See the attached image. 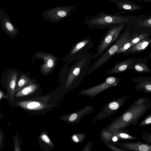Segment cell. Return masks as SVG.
<instances>
[{
  "label": "cell",
  "mask_w": 151,
  "mask_h": 151,
  "mask_svg": "<svg viewBox=\"0 0 151 151\" xmlns=\"http://www.w3.org/2000/svg\"><path fill=\"white\" fill-rule=\"evenodd\" d=\"M149 98L142 97L136 99L128 109L107 127L115 133L118 130L129 132L126 127L133 125L136 127L141 117L149 109L150 106Z\"/></svg>",
  "instance_id": "1"
},
{
  "label": "cell",
  "mask_w": 151,
  "mask_h": 151,
  "mask_svg": "<svg viewBox=\"0 0 151 151\" xmlns=\"http://www.w3.org/2000/svg\"><path fill=\"white\" fill-rule=\"evenodd\" d=\"M92 57L86 52L81 57L75 61L69 68L67 64L65 66V86L70 90L76 88L87 75L91 63Z\"/></svg>",
  "instance_id": "2"
},
{
  "label": "cell",
  "mask_w": 151,
  "mask_h": 151,
  "mask_svg": "<svg viewBox=\"0 0 151 151\" xmlns=\"http://www.w3.org/2000/svg\"><path fill=\"white\" fill-rule=\"evenodd\" d=\"M136 16L121 15L118 12L114 14L103 12L89 18L86 23L91 27L100 29H106L121 24L132 26Z\"/></svg>",
  "instance_id": "3"
},
{
  "label": "cell",
  "mask_w": 151,
  "mask_h": 151,
  "mask_svg": "<svg viewBox=\"0 0 151 151\" xmlns=\"http://www.w3.org/2000/svg\"><path fill=\"white\" fill-rule=\"evenodd\" d=\"M130 30H125L117 40L109 47L90 67L87 75H88L105 64L112 57L125 43L130 41L137 35L134 34L130 36Z\"/></svg>",
  "instance_id": "4"
},
{
  "label": "cell",
  "mask_w": 151,
  "mask_h": 151,
  "mask_svg": "<svg viewBox=\"0 0 151 151\" xmlns=\"http://www.w3.org/2000/svg\"><path fill=\"white\" fill-rule=\"evenodd\" d=\"M126 26L125 24H121L108 28L100 39L93 56V60L101 55L117 40L122 35L121 33Z\"/></svg>",
  "instance_id": "5"
},
{
  "label": "cell",
  "mask_w": 151,
  "mask_h": 151,
  "mask_svg": "<svg viewBox=\"0 0 151 151\" xmlns=\"http://www.w3.org/2000/svg\"><path fill=\"white\" fill-rule=\"evenodd\" d=\"M93 46L94 42L91 37L84 38L72 45L68 54L63 60L65 61H67V64L68 65L81 57Z\"/></svg>",
  "instance_id": "6"
},
{
  "label": "cell",
  "mask_w": 151,
  "mask_h": 151,
  "mask_svg": "<svg viewBox=\"0 0 151 151\" xmlns=\"http://www.w3.org/2000/svg\"><path fill=\"white\" fill-rule=\"evenodd\" d=\"M78 4L53 7L43 11L41 15L46 21L51 23L57 22L69 15Z\"/></svg>",
  "instance_id": "7"
},
{
  "label": "cell",
  "mask_w": 151,
  "mask_h": 151,
  "mask_svg": "<svg viewBox=\"0 0 151 151\" xmlns=\"http://www.w3.org/2000/svg\"><path fill=\"white\" fill-rule=\"evenodd\" d=\"M129 98V96H125L106 104L93 119V122L94 123L97 121L101 120L115 113L121 108Z\"/></svg>",
  "instance_id": "8"
},
{
  "label": "cell",
  "mask_w": 151,
  "mask_h": 151,
  "mask_svg": "<svg viewBox=\"0 0 151 151\" xmlns=\"http://www.w3.org/2000/svg\"><path fill=\"white\" fill-rule=\"evenodd\" d=\"M121 80V78L118 77L109 76L103 83L90 88L82 90L78 94L88 96L93 99L104 90L117 85Z\"/></svg>",
  "instance_id": "9"
},
{
  "label": "cell",
  "mask_w": 151,
  "mask_h": 151,
  "mask_svg": "<svg viewBox=\"0 0 151 151\" xmlns=\"http://www.w3.org/2000/svg\"><path fill=\"white\" fill-rule=\"evenodd\" d=\"M115 144L126 151H151V145L139 140L135 142H117Z\"/></svg>",
  "instance_id": "10"
},
{
  "label": "cell",
  "mask_w": 151,
  "mask_h": 151,
  "mask_svg": "<svg viewBox=\"0 0 151 151\" xmlns=\"http://www.w3.org/2000/svg\"><path fill=\"white\" fill-rule=\"evenodd\" d=\"M94 110V107L87 106L79 111L63 116L61 118L68 123L74 124L79 123L84 116L92 113Z\"/></svg>",
  "instance_id": "11"
},
{
  "label": "cell",
  "mask_w": 151,
  "mask_h": 151,
  "mask_svg": "<svg viewBox=\"0 0 151 151\" xmlns=\"http://www.w3.org/2000/svg\"><path fill=\"white\" fill-rule=\"evenodd\" d=\"M137 58L130 57L121 62L115 64L112 68L106 71L109 74L122 73L127 69L132 70L134 65L140 59Z\"/></svg>",
  "instance_id": "12"
},
{
  "label": "cell",
  "mask_w": 151,
  "mask_h": 151,
  "mask_svg": "<svg viewBox=\"0 0 151 151\" xmlns=\"http://www.w3.org/2000/svg\"><path fill=\"white\" fill-rule=\"evenodd\" d=\"M0 22L1 28L9 35L14 36L19 33L18 28L11 22L10 16L0 8Z\"/></svg>",
  "instance_id": "13"
},
{
  "label": "cell",
  "mask_w": 151,
  "mask_h": 151,
  "mask_svg": "<svg viewBox=\"0 0 151 151\" xmlns=\"http://www.w3.org/2000/svg\"><path fill=\"white\" fill-rule=\"evenodd\" d=\"M132 26L134 28L141 31L151 32V15L143 14L136 16Z\"/></svg>",
  "instance_id": "14"
},
{
  "label": "cell",
  "mask_w": 151,
  "mask_h": 151,
  "mask_svg": "<svg viewBox=\"0 0 151 151\" xmlns=\"http://www.w3.org/2000/svg\"><path fill=\"white\" fill-rule=\"evenodd\" d=\"M109 1L115 4L118 9L121 11H126L131 12L144 8L142 6L137 4L130 0H108Z\"/></svg>",
  "instance_id": "15"
},
{
  "label": "cell",
  "mask_w": 151,
  "mask_h": 151,
  "mask_svg": "<svg viewBox=\"0 0 151 151\" xmlns=\"http://www.w3.org/2000/svg\"><path fill=\"white\" fill-rule=\"evenodd\" d=\"M134 82L137 83L134 88V90L142 91L147 93H151V77L138 76L131 79Z\"/></svg>",
  "instance_id": "16"
},
{
  "label": "cell",
  "mask_w": 151,
  "mask_h": 151,
  "mask_svg": "<svg viewBox=\"0 0 151 151\" xmlns=\"http://www.w3.org/2000/svg\"><path fill=\"white\" fill-rule=\"evenodd\" d=\"M37 56L42 58L44 62L41 67V70L43 73H48L54 67L57 60L54 56L45 53H38Z\"/></svg>",
  "instance_id": "17"
},
{
  "label": "cell",
  "mask_w": 151,
  "mask_h": 151,
  "mask_svg": "<svg viewBox=\"0 0 151 151\" xmlns=\"http://www.w3.org/2000/svg\"><path fill=\"white\" fill-rule=\"evenodd\" d=\"M151 44V39L147 38L143 40L130 47L127 51L122 53L124 55L136 53L144 50Z\"/></svg>",
  "instance_id": "18"
},
{
  "label": "cell",
  "mask_w": 151,
  "mask_h": 151,
  "mask_svg": "<svg viewBox=\"0 0 151 151\" xmlns=\"http://www.w3.org/2000/svg\"><path fill=\"white\" fill-rule=\"evenodd\" d=\"M17 73L15 72L11 73L7 78V89L11 100L13 101L16 85Z\"/></svg>",
  "instance_id": "19"
},
{
  "label": "cell",
  "mask_w": 151,
  "mask_h": 151,
  "mask_svg": "<svg viewBox=\"0 0 151 151\" xmlns=\"http://www.w3.org/2000/svg\"><path fill=\"white\" fill-rule=\"evenodd\" d=\"M16 104L23 108L29 110H41L45 107L44 104L35 101H24L18 102Z\"/></svg>",
  "instance_id": "20"
},
{
  "label": "cell",
  "mask_w": 151,
  "mask_h": 151,
  "mask_svg": "<svg viewBox=\"0 0 151 151\" xmlns=\"http://www.w3.org/2000/svg\"><path fill=\"white\" fill-rule=\"evenodd\" d=\"M147 60L140 58L134 65L132 70L134 72L139 73H151V70L146 64Z\"/></svg>",
  "instance_id": "21"
},
{
  "label": "cell",
  "mask_w": 151,
  "mask_h": 151,
  "mask_svg": "<svg viewBox=\"0 0 151 151\" xmlns=\"http://www.w3.org/2000/svg\"><path fill=\"white\" fill-rule=\"evenodd\" d=\"M38 88V86L35 84H31L25 87L15 95L16 97H21L32 94L35 92Z\"/></svg>",
  "instance_id": "22"
},
{
  "label": "cell",
  "mask_w": 151,
  "mask_h": 151,
  "mask_svg": "<svg viewBox=\"0 0 151 151\" xmlns=\"http://www.w3.org/2000/svg\"><path fill=\"white\" fill-rule=\"evenodd\" d=\"M33 81L24 74L19 78L16 84L15 93H16L26 85L32 84Z\"/></svg>",
  "instance_id": "23"
},
{
  "label": "cell",
  "mask_w": 151,
  "mask_h": 151,
  "mask_svg": "<svg viewBox=\"0 0 151 151\" xmlns=\"http://www.w3.org/2000/svg\"><path fill=\"white\" fill-rule=\"evenodd\" d=\"M114 135L117 136L118 141L133 140L137 139L136 136L130 134L129 132H127L120 129L118 130L117 132L115 133Z\"/></svg>",
  "instance_id": "24"
},
{
  "label": "cell",
  "mask_w": 151,
  "mask_h": 151,
  "mask_svg": "<svg viewBox=\"0 0 151 151\" xmlns=\"http://www.w3.org/2000/svg\"><path fill=\"white\" fill-rule=\"evenodd\" d=\"M114 133L106 127L101 130L100 138L104 142L111 141L112 137L114 136Z\"/></svg>",
  "instance_id": "25"
},
{
  "label": "cell",
  "mask_w": 151,
  "mask_h": 151,
  "mask_svg": "<svg viewBox=\"0 0 151 151\" xmlns=\"http://www.w3.org/2000/svg\"><path fill=\"white\" fill-rule=\"evenodd\" d=\"M149 36V34L148 33H140L139 35L137 34L130 41L132 46L143 40L148 38Z\"/></svg>",
  "instance_id": "26"
},
{
  "label": "cell",
  "mask_w": 151,
  "mask_h": 151,
  "mask_svg": "<svg viewBox=\"0 0 151 151\" xmlns=\"http://www.w3.org/2000/svg\"><path fill=\"white\" fill-rule=\"evenodd\" d=\"M86 135L83 133H76L73 134L71 139L73 142L79 143L82 142L85 138Z\"/></svg>",
  "instance_id": "27"
},
{
  "label": "cell",
  "mask_w": 151,
  "mask_h": 151,
  "mask_svg": "<svg viewBox=\"0 0 151 151\" xmlns=\"http://www.w3.org/2000/svg\"><path fill=\"white\" fill-rule=\"evenodd\" d=\"M141 133L142 139L146 143L151 145V131H147L146 129H143Z\"/></svg>",
  "instance_id": "28"
},
{
  "label": "cell",
  "mask_w": 151,
  "mask_h": 151,
  "mask_svg": "<svg viewBox=\"0 0 151 151\" xmlns=\"http://www.w3.org/2000/svg\"><path fill=\"white\" fill-rule=\"evenodd\" d=\"M130 41L127 42L123 45L118 50L116 54L118 55L121 53L126 52L128 49L132 46Z\"/></svg>",
  "instance_id": "29"
},
{
  "label": "cell",
  "mask_w": 151,
  "mask_h": 151,
  "mask_svg": "<svg viewBox=\"0 0 151 151\" xmlns=\"http://www.w3.org/2000/svg\"><path fill=\"white\" fill-rule=\"evenodd\" d=\"M104 143L107 147L112 150L115 151H126L124 149L121 148H119L115 144H113L112 141L104 142Z\"/></svg>",
  "instance_id": "30"
},
{
  "label": "cell",
  "mask_w": 151,
  "mask_h": 151,
  "mask_svg": "<svg viewBox=\"0 0 151 151\" xmlns=\"http://www.w3.org/2000/svg\"><path fill=\"white\" fill-rule=\"evenodd\" d=\"M151 124V113L147 115L139 124V127H142Z\"/></svg>",
  "instance_id": "31"
},
{
  "label": "cell",
  "mask_w": 151,
  "mask_h": 151,
  "mask_svg": "<svg viewBox=\"0 0 151 151\" xmlns=\"http://www.w3.org/2000/svg\"><path fill=\"white\" fill-rule=\"evenodd\" d=\"M41 140L46 144L51 146H53V144L47 135L45 133H43L40 136Z\"/></svg>",
  "instance_id": "32"
},
{
  "label": "cell",
  "mask_w": 151,
  "mask_h": 151,
  "mask_svg": "<svg viewBox=\"0 0 151 151\" xmlns=\"http://www.w3.org/2000/svg\"><path fill=\"white\" fill-rule=\"evenodd\" d=\"M93 145V142L91 141H89L83 149L82 150L83 151H90L91 150L92 147Z\"/></svg>",
  "instance_id": "33"
},
{
  "label": "cell",
  "mask_w": 151,
  "mask_h": 151,
  "mask_svg": "<svg viewBox=\"0 0 151 151\" xmlns=\"http://www.w3.org/2000/svg\"><path fill=\"white\" fill-rule=\"evenodd\" d=\"M118 141V139L116 135H114V136L112 137L111 141L113 142H116Z\"/></svg>",
  "instance_id": "34"
},
{
  "label": "cell",
  "mask_w": 151,
  "mask_h": 151,
  "mask_svg": "<svg viewBox=\"0 0 151 151\" xmlns=\"http://www.w3.org/2000/svg\"><path fill=\"white\" fill-rule=\"evenodd\" d=\"M138 2H140L141 1H143L144 2L149 3H151V0H137Z\"/></svg>",
  "instance_id": "35"
},
{
  "label": "cell",
  "mask_w": 151,
  "mask_h": 151,
  "mask_svg": "<svg viewBox=\"0 0 151 151\" xmlns=\"http://www.w3.org/2000/svg\"><path fill=\"white\" fill-rule=\"evenodd\" d=\"M3 93L1 91H0V99L1 100V98L3 97L4 96Z\"/></svg>",
  "instance_id": "36"
},
{
  "label": "cell",
  "mask_w": 151,
  "mask_h": 151,
  "mask_svg": "<svg viewBox=\"0 0 151 151\" xmlns=\"http://www.w3.org/2000/svg\"><path fill=\"white\" fill-rule=\"evenodd\" d=\"M148 57L151 60V52L148 53Z\"/></svg>",
  "instance_id": "37"
},
{
  "label": "cell",
  "mask_w": 151,
  "mask_h": 151,
  "mask_svg": "<svg viewBox=\"0 0 151 151\" xmlns=\"http://www.w3.org/2000/svg\"><path fill=\"white\" fill-rule=\"evenodd\" d=\"M150 103L151 104V100L150 101ZM150 108L151 109V106H150Z\"/></svg>",
  "instance_id": "38"
}]
</instances>
